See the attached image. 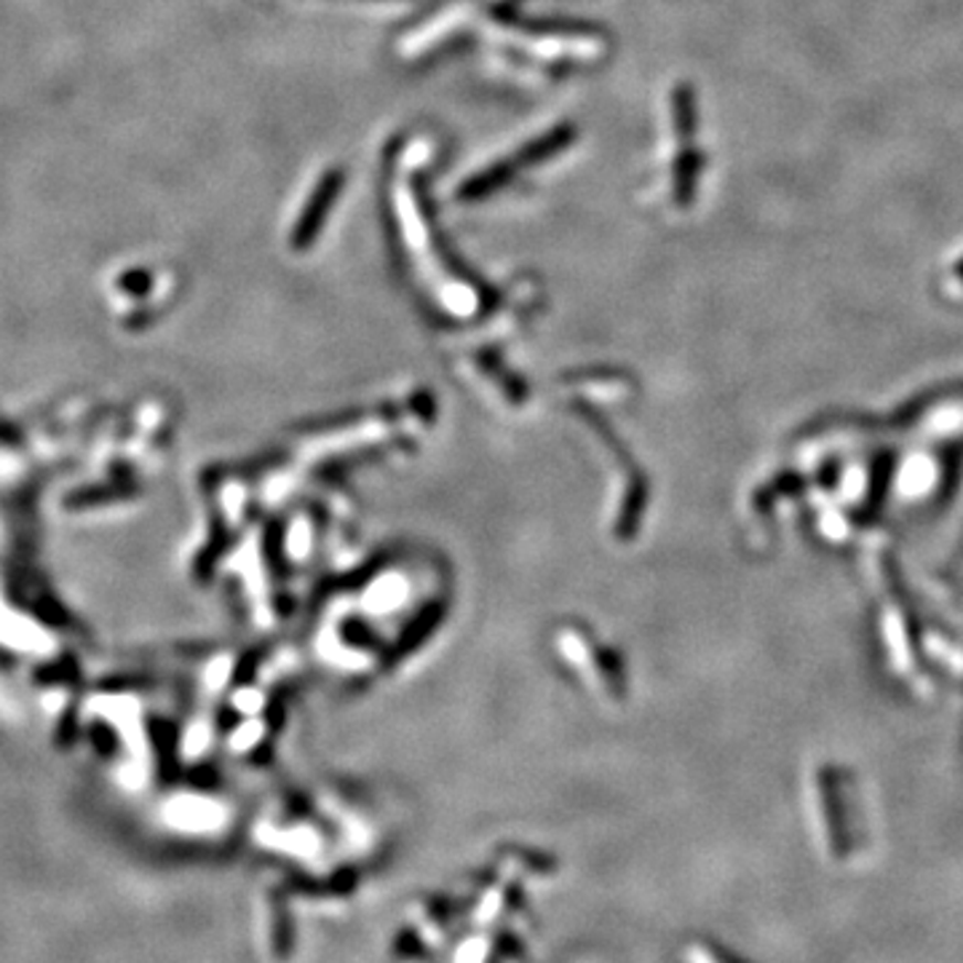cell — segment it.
I'll list each match as a JSON object with an SVG mask.
<instances>
[{"instance_id":"obj_1","label":"cell","mask_w":963,"mask_h":963,"mask_svg":"<svg viewBox=\"0 0 963 963\" xmlns=\"http://www.w3.org/2000/svg\"><path fill=\"white\" fill-rule=\"evenodd\" d=\"M955 282L963 284V260H961L959 265H955Z\"/></svg>"}]
</instances>
